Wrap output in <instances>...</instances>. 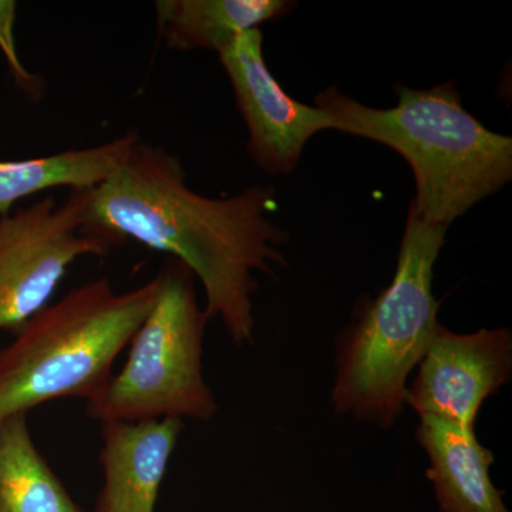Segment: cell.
I'll list each match as a JSON object with an SVG mask.
<instances>
[{
  "mask_svg": "<svg viewBox=\"0 0 512 512\" xmlns=\"http://www.w3.org/2000/svg\"><path fill=\"white\" fill-rule=\"evenodd\" d=\"M138 140L136 131H127L99 146L28 160H0V215L12 211L16 202L52 188L96 187L123 163Z\"/></svg>",
  "mask_w": 512,
  "mask_h": 512,
  "instance_id": "7c38bea8",
  "label": "cell"
},
{
  "mask_svg": "<svg viewBox=\"0 0 512 512\" xmlns=\"http://www.w3.org/2000/svg\"><path fill=\"white\" fill-rule=\"evenodd\" d=\"M0 512H87L36 447L28 414L0 420Z\"/></svg>",
  "mask_w": 512,
  "mask_h": 512,
  "instance_id": "4fadbf2b",
  "label": "cell"
},
{
  "mask_svg": "<svg viewBox=\"0 0 512 512\" xmlns=\"http://www.w3.org/2000/svg\"><path fill=\"white\" fill-rule=\"evenodd\" d=\"M295 6L288 0H158V32L171 50L220 55L242 33L284 18Z\"/></svg>",
  "mask_w": 512,
  "mask_h": 512,
  "instance_id": "8fae6325",
  "label": "cell"
},
{
  "mask_svg": "<svg viewBox=\"0 0 512 512\" xmlns=\"http://www.w3.org/2000/svg\"><path fill=\"white\" fill-rule=\"evenodd\" d=\"M446 232L409 212L393 281L336 339V413L380 429L402 416L409 377L440 325L433 275Z\"/></svg>",
  "mask_w": 512,
  "mask_h": 512,
  "instance_id": "277c9868",
  "label": "cell"
},
{
  "mask_svg": "<svg viewBox=\"0 0 512 512\" xmlns=\"http://www.w3.org/2000/svg\"><path fill=\"white\" fill-rule=\"evenodd\" d=\"M84 190L46 195L0 215V330L16 332L45 309L70 266L111 248L83 229Z\"/></svg>",
  "mask_w": 512,
  "mask_h": 512,
  "instance_id": "8992f818",
  "label": "cell"
},
{
  "mask_svg": "<svg viewBox=\"0 0 512 512\" xmlns=\"http://www.w3.org/2000/svg\"><path fill=\"white\" fill-rule=\"evenodd\" d=\"M158 278L157 301L131 339L126 363L87 403V414L100 423L210 421L218 413L202 373L205 329L211 319L198 305L194 275L171 258Z\"/></svg>",
  "mask_w": 512,
  "mask_h": 512,
  "instance_id": "5b68a950",
  "label": "cell"
},
{
  "mask_svg": "<svg viewBox=\"0 0 512 512\" xmlns=\"http://www.w3.org/2000/svg\"><path fill=\"white\" fill-rule=\"evenodd\" d=\"M416 439L429 458L426 477L443 512H510L490 478L494 456L476 427L420 416Z\"/></svg>",
  "mask_w": 512,
  "mask_h": 512,
  "instance_id": "30bf717a",
  "label": "cell"
},
{
  "mask_svg": "<svg viewBox=\"0 0 512 512\" xmlns=\"http://www.w3.org/2000/svg\"><path fill=\"white\" fill-rule=\"evenodd\" d=\"M512 377V333L507 328L454 333L439 325L407 386L406 406L476 427L481 406Z\"/></svg>",
  "mask_w": 512,
  "mask_h": 512,
  "instance_id": "ba28073f",
  "label": "cell"
},
{
  "mask_svg": "<svg viewBox=\"0 0 512 512\" xmlns=\"http://www.w3.org/2000/svg\"><path fill=\"white\" fill-rule=\"evenodd\" d=\"M397 106L375 109L329 87L316 97L332 130L392 148L409 163L416 181L410 214L450 227L474 205L510 183L511 137L488 130L464 109L456 83L433 89L394 87Z\"/></svg>",
  "mask_w": 512,
  "mask_h": 512,
  "instance_id": "7a4b0ae2",
  "label": "cell"
},
{
  "mask_svg": "<svg viewBox=\"0 0 512 512\" xmlns=\"http://www.w3.org/2000/svg\"><path fill=\"white\" fill-rule=\"evenodd\" d=\"M160 291L154 276L133 291H114L101 276L49 303L0 349V420L59 399L99 396L117 357L130 345Z\"/></svg>",
  "mask_w": 512,
  "mask_h": 512,
  "instance_id": "3957f363",
  "label": "cell"
},
{
  "mask_svg": "<svg viewBox=\"0 0 512 512\" xmlns=\"http://www.w3.org/2000/svg\"><path fill=\"white\" fill-rule=\"evenodd\" d=\"M18 3L0 0V50L8 63L13 82L32 99H39L45 92V84L35 73L29 72L20 60L16 47L15 23Z\"/></svg>",
  "mask_w": 512,
  "mask_h": 512,
  "instance_id": "5bb4252c",
  "label": "cell"
},
{
  "mask_svg": "<svg viewBox=\"0 0 512 512\" xmlns=\"http://www.w3.org/2000/svg\"><path fill=\"white\" fill-rule=\"evenodd\" d=\"M276 205L272 185L204 197L180 158L138 140L103 183L84 190L83 229L111 248L131 239L183 262L204 288L207 315L245 346L255 338V274L285 265L288 232L268 217Z\"/></svg>",
  "mask_w": 512,
  "mask_h": 512,
  "instance_id": "6da1fadb",
  "label": "cell"
},
{
  "mask_svg": "<svg viewBox=\"0 0 512 512\" xmlns=\"http://www.w3.org/2000/svg\"><path fill=\"white\" fill-rule=\"evenodd\" d=\"M183 430L178 419L101 423L103 485L92 512H156Z\"/></svg>",
  "mask_w": 512,
  "mask_h": 512,
  "instance_id": "9c48e42d",
  "label": "cell"
},
{
  "mask_svg": "<svg viewBox=\"0 0 512 512\" xmlns=\"http://www.w3.org/2000/svg\"><path fill=\"white\" fill-rule=\"evenodd\" d=\"M264 35L252 29L220 53L235 101L248 128V153L266 174L292 173L315 134L332 130L329 114L292 99L269 72Z\"/></svg>",
  "mask_w": 512,
  "mask_h": 512,
  "instance_id": "52a82bcc",
  "label": "cell"
}]
</instances>
